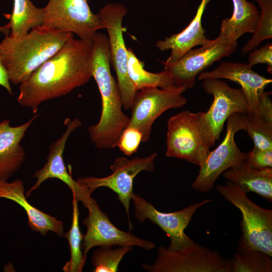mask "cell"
Returning a JSON list of instances; mask_svg holds the SVG:
<instances>
[{
	"label": "cell",
	"instance_id": "6da1fadb",
	"mask_svg": "<svg viewBox=\"0 0 272 272\" xmlns=\"http://www.w3.org/2000/svg\"><path fill=\"white\" fill-rule=\"evenodd\" d=\"M92 40L70 38L19 85V104L35 114L42 103L66 95L88 83L92 77Z\"/></svg>",
	"mask_w": 272,
	"mask_h": 272
},
{
	"label": "cell",
	"instance_id": "7a4b0ae2",
	"mask_svg": "<svg viewBox=\"0 0 272 272\" xmlns=\"http://www.w3.org/2000/svg\"><path fill=\"white\" fill-rule=\"evenodd\" d=\"M110 63L107 35L97 32L92 40V77L101 95L102 110L98 122L88 127V133L92 142L99 149L115 148L130 120L122 111L120 90L111 74Z\"/></svg>",
	"mask_w": 272,
	"mask_h": 272
},
{
	"label": "cell",
	"instance_id": "3957f363",
	"mask_svg": "<svg viewBox=\"0 0 272 272\" xmlns=\"http://www.w3.org/2000/svg\"><path fill=\"white\" fill-rule=\"evenodd\" d=\"M74 34L40 26L25 36L6 35L0 43L2 62L10 83L20 85L48 59L55 54Z\"/></svg>",
	"mask_w": 272,
	"mask_h": 272
},
{
	"label": "cell",
	"instance_id": "277c9868",
	"mask_svg": "<svg viewBox=\"0 0 272 272\" xmlns=\"http://www.w3.org/2000/svg\"><path fill=\"white\" fill-rule=\"evenodd\" d=\"M202 112L181 111L167 121V157L184 160L200 167L213 147Z\"/></svg>",
	"mask_w": 272,
	"mask_h": 272
},
{
	"label": "cell",
	"instance_id": "5b68a950",
	"mask_svg": "<svg viewBox=\"0 0 272 272\" xmlns=\"http://www.w3.org/2000/svg\"><path fill=\"white\" fill-rule=\"evenodd\" d=\"M216 190L238 209L242 215L239 240L247 246L272 256V210L251 200L237 185L227 180L218 184Z\"/></svg>",
	"mask_w": 272,
	"mask_h": 272
},
{
	"label": "cell",
	"instance_id": "8992f818",
	"mask_svg": "<svg viewBox=\"0 0 272 272\" xmlns=\"http://www.w3.org/2000/svg\"><path fill=\"white\" fill-rule=\"evenodd\" d=\"M227 121L226 132L223 141L215 150L210 152L191 184L192 188L196 191L209 193L222 173L247 160V153L238 148L234 140L238 131L246 129V114H233Z\"/></svg>",
	"mask_w": 272,
	"mask_h": 272
},
{
	"label": "cell",
	"instance_id": "52a82bcc",
	"mask_svg": "<svg viewBox=\"0 0 272 272\" xmlns=\"http://www.w3.org/2000/svg\"><path fill=\"white\" fill-rule=\"evenodd\" d=\"M142 266L148 272H230L229 259L195 242L177 250L161 245L154 263Z\"/></svg>",
	"mask_w": 272,
	"mask_h": 272
},
{
	"label": "cell",
	"instance_id": "ba28073f",
	"mask_svg": "<svg viewBox=\"0 0 272 272\" xmlns=\"http://www.w3.org/2000/svg\"><path fill=\"white\" fill-rule=\"evenodd\" d=\"M127 12L122 4L108 3L97 14L108 33L111 62L117 76L123 108L130 109L138 91L128 74V52L122 33V21Z\"/></svg>",
	"mask_w": 272,
	"mask_h": 272
},
{
	"label": "cell",
	"instance_id": "9c48e42d",
	"mask_svg": "<svg viewBox=\"0 0 272 272\" xmlns=\"http://www.w3.org/2000/svg\"><path fill=\"white\" fill-rule=\"evenodd\" d=\"M237 42L223 33L198 48L191 49L172 63L161 61L173 76L174 85L186 89L194 87L198 75L214 62L235 51Z\"/></svg>",
	"mask_w": 272,
	"mask_h": 272
},
{
	"label": "cell",
	"instance_id": "30bf717a",
	"mask_svg": "<svg viewBox=\"0 0 272 272\" xmlns=\"http://www.w3.org/2000/svg\"><path fill=\"white\" fill-rule=\"evenodd\" d=\"M186 89L175 85L161 88L149 87L138 91L131 107L128 126L138 128L142 142L149 140L153 124L166 111L183 107L187 102L183 93Z\"/></svg>",
	"mask_w": 272,
	"mask_h": 272
},
{
	"label": "cell",
	"instance_id": "8fae6325",
	"mask_svg": "<svg viewBox=\"0 0 272 272\" xmlns=\"http://www.w3.org/2000/svg\"><path fill=\"white\" fill-rule=\"evenodd\" d=\"M88 1L49 0L43 8V26L71 32L81 39L92 40L97 31L103 26Z\"/></svg>",
	"mask_w": 272,
	"mask_h": 272
},
{
	"label": "cell",
	"instance_id": "7c38bea8",
	"mask_svg": "<svg viewBox=\"0 0 272 272\" xmlns=\"http://www.w3.org/2000/svg\"><path fill=\"white\" fill-rule=\"evenodd\" d=\"M157 156L156 153H153L147 157H137L131 159L118 157L110 166V169L112 171L110 175L104 177H82L77 178V181L92 191L99 187H105L116 193L127 215L129 227L132 229L129 210L130 201L133 192V180L142 171L151 172L154 170V161Z\"/></svg>",
	"mask_w": 272,
	"mask_h": 272
},
{
	"label": "cell",
	"instance_id": "4fadbf2b",
	"mask_svg": "<svg viewBox=\"0 0 272 272\" xmlns=\"http://www.w3.org/2000/svg\"><path fill=\"white\" fill-rule=\"evenodd\" d=\"M131 199L134 207L135 218L140 223L149 219L158 226L170 239V244L167 247L170 250H180L194 243L186 235L185 230L196 211L212 201L211 199H206L179 211L164 213L134 192Z\"/></svg>",
	"mask_w": 272,
	"mask_h": 272
},
{
	"label": "cell",
	"instance_id": "5bb4252c",
	"mask_svg": "<svg viewBox=\"0 0 272 272\" xmlns=\"http://www.w3.org/2000/svg\"><path fill=\"white\" fill-rule=\"evenodd\" d=\"M87 208L89 213L83 221L87 231L81 245L85 256L91 248L96 246H136L147 250L155 247L153 242L117 228L111 222L108 215L100 210L96 201L92 197Z\"/></svg>",
	"mask_w": 272,
	"mask_h": 272
},
{
	"label": "cell",
	"instance_id": "9a60e30c",
	"mask_svg": "<svg viewBox=\"0 0 272 272\" xmlns=\"http://www.w3.org/2000/svg\"><path fill=\"white\" fill-rule=\"evenodd\" d=\"M202 86L205 91L214 98L210 107L202 112V115L215 145L228 117L236 113L247 114L248 103L241 88H231L223 80L205 79Z\"/></svg>",
	"mask_w": 272,
	"mask_h": 272
},
{
	"label": "cell",
	"instance_id": "2e32d148",
	"mask_svg": "<svg viewBox=\"0 0 272 272\" xmlns=\"http://www.w3.org/2000/svg\"><path fill=\"white\" fill-rule=\"evenodd\" d=\"M65 130L61 136L52 143L49 147V152L46 162L44 166L34 173L33 177L37 179L35 183L27 191L28 198L33 191L39 188L41 184L49 178H57L64 182L70 188L75 197L79 202L83 203L87 208L90 202L93 191L80 184L75 180L66 169L63 154L67 139L71 134L82 125L80 120L76 118L72 119L66 118L64 121Z\"/></svg>",
	"mask_w": 272,
	"mask_h": 272
},
{
	"label": "cell",
	"instance_id": "e0dca14e",
	"mask_svg": "<svg viewBox=\"0 0 272 272\" xmlns=\"http://www.w3.org/2000/svg\"><path fill=\"white\" fill-rule=\"evenodd\" d=\"M198 80L226 79L239 84L247 99L248 112L258 109L259 99L266 86L272 82L252 70L247 63L224 61L211 71H203Z\"/></svg>",
	"mask_w": 272,
	"mask_h": 272
},
{
	"label": "cell",
	"instance_id": "ac0fdd59",
	"mask_svg": "<svg viewBox=\"0 0 272 272\" xmlns=\"http://www.w3.org/2000/svg\"><path fill=\"white\" fill-rule=\"evenodd\" d=\"M40 113L35 114L26 122L17 126H11L9 120L0 123V181H7L24 163L26 153L21 141Z\"/></svg>",
	"mask_w": 272,
	"mask_h": 272
},
{
	"label": "cell",
	"instance_id": "d6986e66",
	"mask_svg": "<svg viewBox=\"0 0 272 272\" xmlns=\"http://www.w3.org/2000/svg\"><path fill=\"white\" fill-rule=\"evenodd\" d=\"M0 198L11 200L24 209L27 215V223L31 230L38 232L42 235L51 231L60 237H63V222L29 203L25 194L24 183L22 180L17 179L11 182L0 181Z\"/></svg>",
	"mask_w": 272,
	"mask_h": 272
},
{
	"label": "cell",
	"instance_id": "ffe728a7",
	"mask_svg": "<svg viewBox=\"0 0 272 272\" xmlns=\"http://www.w3.org/2000/svg\"><path fill=\"white\" fill-rule=\"evenodd\" d=\"M211 1H200L193 19L182 31L157 41L156 46L160 51L171 50L169 57L164 62H174L194 47L203 46L210 42L202 28V18L208 4Z\"/></svg>",
	"mask_w": 272,
	"mask_h": 272
},
{
	"label": "cell",
	"instance_id": "44dd1931",
	"mask_svg": "<svg viewBox=\"0 0 272 272\" xmlns=\"http://www.w3.org/2000/svg\"><path fill=\"white\" fill-rule=\"evenodd\" d=\"M223 175L246 194L254 192L269 202L272 201V168H255L246 161L227 170Z\"/></svg>",
	"mask_w": 272,
	"mask_h": 272
},
{
	"label": "cell",
	"instance_id": "7402d4cb",
	"mask_svg": "<svg viewBox=\"0 0 272 272\" xmlns=\"http://www.w3.org/2000/svg\"><path fill=\"white\" fill-rule=\"evenodd\" d=\"M271 91L260 96L257 110L246 114V131L254 146L262 149H272V103Z\"/></svg>",
	"mask_w": 272,
	"mask_h": 272
},
{
	"label": "cell",
	"instance_id": "603a6c76",
	"mask_svg": "<svg viewBox=\"0 0 272 272\" xmlns=\"http://www.w3.org/2000/svg\"><path fill=\"white\" fill-rule=\"evenodd\" d=\"M233 13L221 23L220 32L232 40H237L246 33H253L257 26L260 11L247 0H232Z\"/></svg>",
	"mask_w": 272,
	"mask_h": 272
},
{
	"label": "cell",
	"instance_id": "cb8c5ba5",
	"mask_svg": "<svg viewBox=\"0 0 272 272\" xmlns=\"http://www.w3.org/2000/svg\"><path fill=\"white\" fill-rule=\"evenodd\" d=\"M43 8H37L30 0H14L10 16V33L14 38L22 37L33 28L42 26Z\"/></svg>",
	"mask_w": 272,
	"mask_h": 272
},
{
	"label": "cell",
	"instance_id": "d4e9b609",
	"mask_svg": "<svg viewBox=\"0 0 272 272\" xmlns=\"http://www.w3.org/2000/svg\"><path fill=\"white\" fill-rule=\"evenodd\" d=\"M128 74L138 91L149 87L164 88L174 86L173 76L167 70L160 73H152L144 68V63L140 60L132 50L127 48Z\"/></svg>",
	"mask_w": 272,
	"mask_h": 272
},
{
	"label": "cell",
	"instance_id": "484cf974",
	"mask_svg": "<svg viewBox=\"0 0 272 272\" xmlns=\"http://www.w3.org/2000/svg\"><path fill=\"white\" fill-rule=\"evenodd\" d=\"M271 257L239 240L237 252L229 259L230 272H271Z\"/></svg>",
	"mask_w": 272,
	"mask_h": 272
},
{
	"label": "cell",
	"instance_id": "4316f807",
	"mask_svg": "<svg viewBox=\"0 0 272 272\" xmlns=\"http://www.w3.org/2000/svg\"><path fill=\"white\" fill-rule=\"evenodd\" d=\"M78 201L73 197V217L72 226L70 230L63 234V237L66 238L69 243L71 258L63 266L62 269L64 272H82L87 259L81 248V242L84 236L80 230L79 224V210Z\"/></svg>",
	"mask_w": 272,
	"mask_h": 272
},
{
	"label": "cell",
	"instance_id": "83f0119b",
	"mask_svg": "<svg viewBox=\"0 0 272 272\" xmlns=\"http://www.w3.org/2000/svg\"><path fill=\"white\" fill-rule=\"evenodd\" d=\"M260 9V17L251 39L241 49L242 55L249 53L262 41L272 38V0H255Z\"/></svg>",
	"mask_w": 272,
	"mask_h": 272
},
{
	"label": "cell",
	"instance_id": "f1b7e54d",
	"mask_svg": "<svg viewBox=\"0 0 272 272\" xmlns=\"http://www.w3.org/2000/svg\"><path fill=\"white\" fill-rule=\"evenodd\" d=\"M133 246H120L112 249L111 247L101 246L92 256V263L94 272H115L123 256L132 251Z\"/></svg>",
	"mask_w": 272,
	"mask_h": 272
},
{
	"label": "cell",
	"instance_id": "f546056e",
	"mask_svg": "<svg viewBox=\"0 0 272 272\" xmlns=\"http://www.w3.org/2000/svg\"><path fill=\"white\" fill-rule=\"evenodd\" d=\"M142 138V133L138 128L127 126L121 133L116 147L124 155L130 156L137 152Z\"/></svg>",
	"mask_w": 272,
	"mask_h": 272
},
{
	"label": "cell",
	"instance_id": "4dcf8cb0",
	"mask_svg": "<svg viewBox=\"0 0 272 272\" xmlns=\"http://www.w3.org/2000/svg\"><path fill=\"white\" fill-rule=\"evenodd\" d=\"M246 162L255 168H272V149H262L254 146L247 153Z\"/></svg>",
	"mask_w": 272,
	"mask_h": 272
},
{
	"label": "cell",
	"instance_id": "1f68e13d",
	"mask_svg": "<svg viewBox=\"0 0 272 272\" xmlns=\"http://www.w3.org/2000/svg\"><path fill=\"white\" fill-rule=\"evenodd\" d=\"M250 67L255 64H266L267 72L272 74V43L268 42L259 49L254 48L250 52L248 62Z\"/></svg>",
	"mask_w": 272,
	"mask_h": 272
},
{
	"label": "cell",
	"instance_id": "d6a6232c",
	"mask_svg": "<svg viewBox=\"0 0 272 272\" xmlns=\"http://www.w3.org/2000/svg\"><path fill=\"white\" fill-rule=\"evenodd\" d=\"M0 86L5 88L9 94H12V90L9 80L8 73L2 60L0 54Z\"/></svg>",
	"mask_w": 272,
	"mask_h": 272
},
{
	"label": "cell",
	"instance_id": "836d02e7",
	"mask_svg": "<svg viewBox=\"0 0 272 272\" xmlns=\"http://www.w3.org/2000/svg\"><path fill=\"white\" fill-rule=\"evenodd\" d=\"M0 32L4 33L6 36L10 33V26L9 23L4 26H0Z\"/></svg>",
	"mask_w": 272,
	"mask_h": 272
}]
</instances>
